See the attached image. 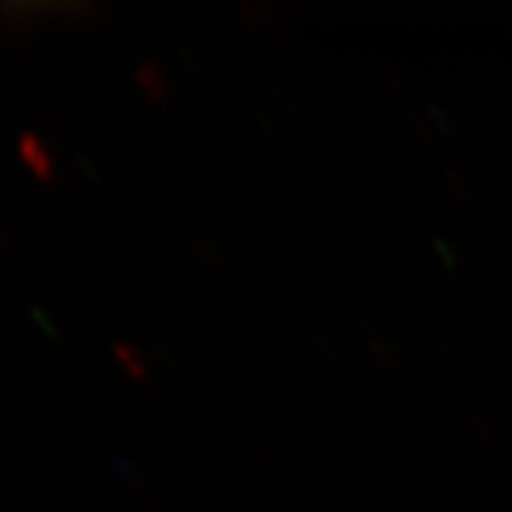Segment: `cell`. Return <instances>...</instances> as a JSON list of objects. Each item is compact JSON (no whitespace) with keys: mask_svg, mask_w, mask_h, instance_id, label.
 Wrapping results in <instances>:
<instances>
[{"mask_svg":"<svg viewBox=\"0 0 512 512\" xmlns=\"http://www.w3.org/2000/svg\"><path fill=\"white\" fill-rule=\"evenodd\" d=\"M19 152H21V160L27 162L29 168H32L34 176L45 178V181H48V178H53L55 160H53V155H50L48 144L42 142L40 136H34V134L21 136Z\"/></svg>","mask_w":512,"mask_h":512,"instance_id":"6da1fadb","label":"cell"},{"mask_svg":"<svg viewBox=\"0 0 512 512\" xmlns=\"http://www.w3.org/2000/svg\"><path fill=\"white\" fill-rule=\"evenodd\" d=\"M136 84L142 87L149 100H165L170 92L168 76L155 61H142L136 66Z\"/></svg>","mask_w":512,"mask_h":512,"instance_id":"7a4b0ae2","label":"cell"},{"mask_svg":"<svg viewBox=\"0 0 512 512\" xmlns=\"http://www.w3.org/2000/svg\"><path fill=\"white\" fill-rule=\"evenodd\" d=\"M113 353H115V361L123 366V369L131 374L134 379H147L149 377V366L144 361V356L136 348L126 343H115L113 345Z\"/></svg>","mask_w":512,"mask_h":512,"instance_id":"3957f363","label":"cell"}]
</instances>
